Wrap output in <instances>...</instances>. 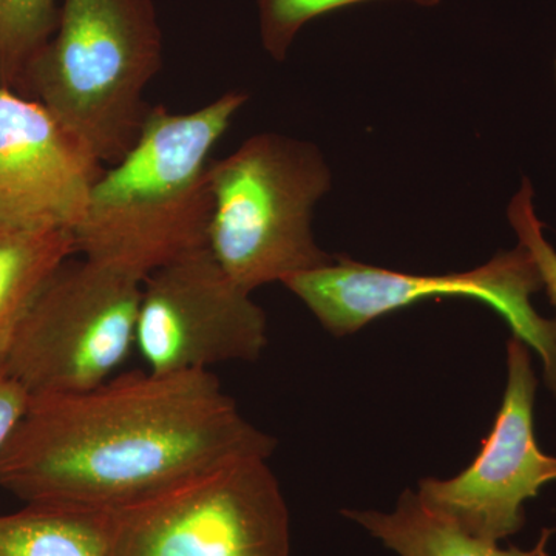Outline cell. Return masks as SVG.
Listing matches in <instances>:
<instances>
[{"mask_svg": "<svg viewBox=\"0 0 556 556\" xmlns=\"http://www.w3.org/2000/svg\"><path fill=\"white\" fill-rule=\"evenodd\" d=\"M142 283L93 260L65 262L28 309L3 371L30 396L83 393L108 382L135 346Z\"/></svg>", "mask_w": 556, "mask_h": 556, "instance_id": "8992f818", "label": "cell"}, {"mask_svg": "<svg viewBox=\"0 0 556 556\" xmlns=\"http://www.w3.org/2000/svg\"><path fill=\"white\" fill-rule=\"evenodd\" d=\"M248 101L232 90L192 112L150 108L129 152L94 181L76 252L146 280L207 248L211 153Z\"/></svg>", "mask_w": 556, "mask_h": 556, "instance_id": "7a4b0ae2", "label": "cell"}, {"mask_svg": "<svg viewBox=\"0 0 556 556\" xmlns=\"http://www.w3.org/2000/svg\"><path fill=\"white\" fill-rule=\"evenodd\" d=\"M367 2H382V0H257L260 40L263 49L274 61H287L292 43L306 24L325 14ZM401 2L433 9L441 3V0H401Z\"/></svg>", "mask_w": 556, "mask_h": 556, "instance_id": "9a60e30c", "label": "cell"}, {"mask_svg": "<svg viewBox=\"0 0 556 556\" xmlns=\"http://www.w3.org/2000/svg\"><path fill=\"white\" fill-rule=\"evenodd\" d=\"M283 287L338 338L424 300H477L507 321L514 338L536 351L547 386L556 394V320L541 317L530 303L543 281L522 244L500 252L477 269L445 276L399 273L342 255L321 268L288 278Z\"/></svg>", "mask_w": 556, "mask_h": 556, "instance_id": "52a82bcc", "label": "cell"}, {"mask_svg": "<svg viewBox=\"0 0 556 556\" xmlns=\"http://www.w3.org/2000/svg\"><path fill=\"white\" fill-rule=\"evenodd\" d=\"M0 556H110L109 514L25 504L0 515Z\"/></svg>", "mask_w": 556, "mask_h": 556, "instance_id": "4fadbf2b", "label": "cell"}, {"mask_svg": "<svg viewBox=\"0 0 556 556\" xmlns=\"http://www.w3.org/2000/svg\"><path fill=\"white\" fill-rule=\"evenodd\" d=\"M555 79H556V58H555Z\"/></svg>", "mask_w": 556, "mask_h": 556, "instance_id": "ac0fdd59", "label": "cell"}, {"mask_svg": "<svg viewBox=\"0 0 556 556\" xmlns=\"http://www.w3.org/2000/svg\"><path fill=\"white\" fill-rule=\"evenodd\" d=\"M61 0H0V86L24 83L56 28Z\"/></svg>", "mask_w": 556, "mask_h": 556, "instance_id": "5bb4252c", "label": "cell"}, {"mask_svg": "<svg viewBox=\"0 0 556 556\" xmlns=\"http://www.w3.org/2000/svg\"><path fill=\"white\" fill-rule=\"evenodd\" d=\"M30 404V393L5 371H0V452Z\"/></svg>", "mask_w": 556, "mask_h": 556, "instance_id": "e0dca14e", "label": "cell"}, {"mask_svg": "<svg viewBox=\"0 0 556 556\" xmlns=\"http://www.w3.org/2000/svg\"><path fill=\"white\" fill-rule=\"evenodd\" d=\"M274 448L211 371L148 369L83 393L30 396L0 452V486L25 504L110 511Z\"/></svg>", "mask_w": 556, "mask_h": 556, "instance_id": "6da1fadb", "label": "cell"}, {"mask_svg": "<svg viewBox=\"0 0 556 556\" xmlns=\"http://www.w3.org/2000/svg\"><path fill=\"white\" fill-rule=\"evenodd\" d=\"M208 188L207 249L244 291L283 285L334 258L314 240V207L331 189V170L311 142L255 135L212 161Z\"/></svg>", "mask_w": 556, "mask_h": 556, "instance_id": "277c9868", "label": "cell"}, {"mask_svg": "<svg viewBox=\"0 0 556 556\" xmlns=\"http://www.w3.org/2000/svg\"><path fill=\"white\" fill-rule=\"evenodd\" d=\"M536 387L529 346L511 338L503 404L473 463L455 478L419 482L420 501L468 535L492 543L515 535L526 525V501L556 479V456L538 447Z\"/></svg>", "mask_w": 556, "mask_h": 556, "instance_id": "9c48e42d", "label": "cell"}, {"mask_svg": "<svg viewBox=\"0 0 556 556\" xmlns=\"http://www.w3.org/2000/svg\"><path fill=\"white\" fill-rule=\"evenodd\" d=\"M163 64L153 0H61L56 28L24 84L98 163L115 164L149 113Z\"/></svg>", "mask_w": 556, "mask_h": 556, "instance_id": "3957f363", "label": "cell"}, {"mask_svg": "<svg viewBox=\"0 0 556 556\" xmlns=\"http://www.w3.org/2000/svg\"><path fill=\"white\" fill-rule=\"evenodd\" d=\"M73 254L70 230L0 219V371L33 302Z\"/></svg>", "mask_w": 556, "mask_h": 556, "instance_id": "8fae6325", "label": "cell"}, {"mask_svg": "<svg viewBox=\"0 0 556 556\" xmlns=\"http://www.w3.org/2000/svg\"><path fill=\"white\" fill-rule=\"evenodd\" d=\"M105 167L40 104L0 86V219L73 232Z\"/></svg>", "mask_w": 556, "mask_h": 556, "instance_id": "30bf717a", "label": "cell"}, {"mask_svg": "<svg viewBox=\"0 0 556 556\" xmlns=\"http://www.w3.org/2000/svg\"><path fill=\"white\" fill-rule=\"evenodd\" d=\"M266 343L265 313L207 248L156 269L142 283L135 346L149 371L175 375L254 362Z\"/></svg>", "mask_w": 556, "mask_h": 556, "instance_id": "ba28073f", "label": "cell"}, {"mask_svg": "<svg viewBox=\"0 0 556 556\" xmlns=\"http://www.w3.org/2000/svg\"><path fill=\"white\" fill-rule=\"evenodd\" d=\"M269 457L223 460L109 514L110 556H289Z\"/></svg>", "mask_w": 556, "mask_h": 556, "instance_id": "5b68a950", "label": "cell"}, {"mask_svg": "<svg viewBox=\"0 0 556 556\" xmlns=\"http://www.w3.org/2000/svg\"><path fill=\"white\" fill-rule=\"evenodd\" d=\"M533 195V186L529 179H522L521 188L508 204L507 217L519 244L532 255L543 288H546L548 299L556 308V251L544 237L543 223L538 218Z\"/></svg>", "mask_w": 556, "mask_h": 556, "instance_id": "2e32d148", "label": "cell"}, {"mask_svg": "<svg viewBox=\"0 0 556 556\" xmlns=\"http://www.w3.org/2000/svg\"><path fill=\"white\" fill-rule=\"evenodd\" d=\"M342 514L399 556H548V541L555 532L543 529L535 546L527 551L515 546L501 548L497 543L468 535L448 519L439 517L413 490L399 497L396 510L391 514L376 510H343Z\"/></svg>", "mask_w": 556, "mask_h": 556, "instance_id": "7c38bea8", "label": "cell"}]
</instances>
